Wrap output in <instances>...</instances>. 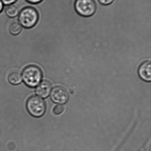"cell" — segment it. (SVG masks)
<instances>
[{
    "label": "cell",
    "instance_id": "14",
    "mask_svg": "<svg viewBox=\"0 0 151 151\" xmlns=\"http://www.w3.org/2000/svg\"><path fill=\"white\" fill-rule=\"evenodd\" d=\"M27 1L33 4H36L41 2L43 0H26Z\"/></svg>",
    "mask_w": 151,
    "mask_h": 151
},
{
    "label": "cell",
    "instance_id": "3",
    "mask_svg": "<svg viewBox=\"0 0 151 151\" xmlns=\"http://www.w3.org/2000/svg\"><path fill=\"white\" fill-rule=\"evenodd\" d=\"M26 107L31 115L36 118L41 117L45 113L46 104L44 100L38 96H32L27 101Z\"/></svg>",
    "mask_w": 151,
    "mask_h": 151
},
{
    "label": "cell",
    "instance_id": "11",
    "mask_svg": "<svg viewBox=\"0 0 151 151\" xmlns=\"http://www.w3.org/2000/svg\"><path fill=\"white\" fill-rule=\"evenodd\" d=\"M64 106L63 105H57L54 107V109H53V112L55 114L59 115V114H60L64 111Z\"/></svg>",
    "mask_w": 151,
    "mask_h": 151
},
{
    "label": "cell",
    "instance_id": "2",
    "mask_svg": "<svg viewBox=\"0 0 151 151\" xmlns=\"http://www.w3.org/2000/svg\"><path fill=\"white\" fill-rule=\"evenodd\" d=\"M39 19V14L35 8L27 7L19 12L18 21L23 27L30 28L34 26Z\"/></svg>",
    "mask_w": 151,
    "mask_h": 151
},
{
    "label": "cell",
    "instance_id": "7",
    "mask_svg": "<svg viewBox=\"0 0 151 151\" xmlns=\"http://www.w3.org/2000/svg\"><path fill=\"white\" fill-rule=\"evenodd\" d=\"M138 73L141 78L146 81H151V65L149 61L143 63L139 67Z\"/></svg>",
    "mask_w": 151,
    "mask_h": 151
},
{
    "label": "cell",
    "instance_id": "10",
    "mask_svg": "<svg viewBox=\"0 0 151 151\" xmlns=\"http://www.w3.org/2000/svg\"><path fill=\"white\" fill-rule=\"evenodd\" d=\"M22 27L19 23L13 22L12 23L9 27L10 33L13 35H18L22 30Z\"/></svg>",
    "mask_w": 151,
    "mask_h": 151
},
{
    "label": "cell",
    "instance_id": "12",
    "mask_svg": "<svg viewBox=\"0 0 151 151\" xmlns=\"http://www.w3.org/2000/svg\"><path fill=\"white\" fill-rule=\"evenodd\" d=\"M3 4L5 5H9L13 4L17 0H1Z\"/></svg>",
    "mask_w": 151,
    "mask_h": 151
},
{
    "label": "cell",
    "instance_id": "15",
    "mask_svg": "<svg viewBox=\"0 0 151 151\" xmlns=\"http://www.w3.org/2000/svg\"><path fill=\"white\" fill-rule=\"evenodd\" d=\"M4 8V4H3L1 0H0V13L2 11L3 9Z\"/></svg>",
    "mask_w": 151,
    "mask_h": 151
},
{
    "label": "cell",
    "instance_id": "9",
    "mask_svg": "<svg viewBox=\"0 0 151 151\" xmlns=\"http://www.w3.org/2000/svg\"><path fill=\"white\" fill-rule=\"evenodd\" d=\"M19 8L15 4H10L6 8L5 13L8 17L10 18L15 17L19 14Z\"/></svg>",
    "mask_w": 151,
    "mask_h": 151
},
{
    "label": "cell",
    "instance_id": "6",
    "mask_svg": "<svg viewBox=\"0 0 151 151\" xmlns=\"http://www.w3.org/2000/svg\"><path fill=\"white\" fill-rule=\"evenodd\" d=\"M51 89V84L49 81H43L41 82L36 89V93L40 97H47L49 95Z\"/></svg>",
    "mask_w": 151,
    "mask_h": 151
},
{
    "label": "cell",
    "instance_id": "1",
    "mask_svg": "<svg viewBox=\"0 0 151 151\" xmlns=\"http://www.w3.org/2000/svg\"><path fill=\"white\" fill-rule=\"evenodd\" d=\"M21 76L24 83L27 86L34 88L38 86L41 81L43 73L39 67L31 65L24 69Z\"/></svg>",
    "mask_w": 151,
    "mask_h": 151
},
{
    "label": "cell",
    "instance_id": "4",
    "mask_svg": "<svg viewBox=\"0 0 151 151\" xmlns=\"http://www.w3.org/2000/svg\"><path fill=\"white\" fill-rule=\"evenodd\" d=\"M74 7L77 13L84 17L92 16L97 9L94 0H76Z\"/></svg>",
    "mask_w": 151,
    "mask_h": 151
},
{
    "label": "cell",
    "instance_id": "8",
    "mask_svg": "<svg viewBox=\"0 0 151 151\" xmlns=\"http://www.w3.org/2000/svg\"><path fill=\"white\" fill-rule=\"evenodd\" d=\"M22 80L21 74L18 72H12L8 76V81L10 83L13 85L19 84L22 81Z\"/></svg>",
    "mask_w": 151,
    "mask_h": 151
},
{
    "label": "cell",
    "instance_id": "13",
    "mask_svg": "<svg viewBox=\"0 0 151 151\" xmlns=\"http://www.w3.org/2000/svg\"><path fill=\"white\" fill-rule=\"evenodd\" d=\"M100 3L103 5H108L113 2L114 0H98Z\"/></svg>",
    "mask_w": 151,
    "mask_h": 151
},
{
    "label": "cell",
    "instance_id": "5",
    "mask_svg": "<svg viewBox=\"0 0 151 151\" xmlns=\"http://www.w3.org/2000/svg\"><path fill=\"white\" fill-rule=\"evenodd\" d=\"M51 100L59 104H64L69 99V94L66 90L61 86H56L53 88L51 92Z\"/></svg>",
    "mask_w": 151,
    "mask_h": 151
}]
</instances>
